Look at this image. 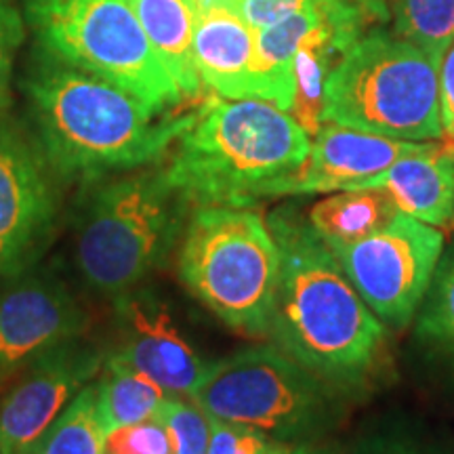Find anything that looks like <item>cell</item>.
<instances>
[{
    "instance_id": "cell-1",
    "label": "cell",
    "mask_w": 454,
    "mask_h": 454,
    "mask_svg": "<svg viewBox=\"0 0 454 454\" xmlns=\"http://www.w3.org/2000/svg\"><path fill=\"white\" fill-rule=\"evenodd\" d=\"M24 93L36 144L61 179L95 181L160 160L190 114H156L116 84L41 49Z\"/></svg>"
},
{
    "instance_id": "cell-2",
    "label": "cell",
    "mask_w": 454,
    "mask_h": 454,
    "mask_svg": "<svg viewBox=\"0 0 454 454\" xmlns=\"http://www.w3.org/2000/svg\"><path fill=\"white\" fill-rule=\"evenodd\" d=\"M270 230L280 251L270 325L276 348L328 383L366 377L385 340L379 317L308 219L282 208L270 217Z\"/></svg>"
},
{
    "instance_id": "cell-3",
    "label": "cell",
    "mask_w": 454,
    "mask_h": 454,
    "mask_svg": "<svg viewBox=\"0 0 454 454\" xmlns=\"http://www.w3.org/2000/svg\"><path fill=\"white\" fill-rule=\"evenodd\" d=\"M311 137L291 112L215 95L190 114L160 168L190 207H253L286 196Z\"/></svg>"
},
{
    "instance_id": "cell-4",
    "label": "cell",
    "mask_w": 454,
    "mask_h": 454,
    "mask_svg": "<svg viewBox=\"0 0 454 454\" xmlns=\"http://www.w3.org/2000/svg\"><path fill=\"white\" fill-rule=\"evenodd\" d=\"M320 121L402 141L440 139V66L394 32L368 30L328 72Z\"/></svg>"
},
{
    "instance_id": "cell-5",
    "label": "cell",
    "mask_w": 454,
    "mask_h": 454,
    "mask_svg": "<svg viewBox=\"0 0 454 454\" xmlns=\"http://www.w3.org/2000/svg\"><path fill=\"white\" fill-rule=\"evenodd\" d=\"M187 207L160 168L93 187L74 244L84 284L110 299L133 291L167 259Z\"/></svg>"
},
{
    "instance_id": "cell-6",
    "label": "cell",
    "mask_w": 454,
    "mask_h": 454,
    "mask_svg": "<svg viewBox=\"0 0 454 454\" xmlns=\"http://www.w3.org/2000/svg\"><path fill=\"white\" fill-rule=\"evenodd\" d=\"M179 278L219 320L248 337H268L280 251L251 207H198L185 227Z\"/></svg>"
},
{
    "instance_id": "cell-7",
    "label": "cell",
    "mask_w": 454,
    "mask_h": 454,
    "mask_svg": "<svg viewBox=\"0 0 454 454\" xmlns=\"http://www.w3.org/2000/svg\"><path fill=\"white\" fill-rule=\"evenodd\" d=\"M26 15L44 51L116 84L156 114L184 101L129 0H26Z\"/></svg>"
},
{
    "instance_id": "cell-8",
    "label": "cell",
    "mask_w": 454,
    "mask_h": 454,
    "mask_svg": "<svg viewBox=\"0 0 454 454\" xmlns=\"http://www.w3.org/2000/svg\"><path fill=\"white\" fill-rule=\"evenodd\" d=\"M192 400L208 417L261 429L286 444L314 440L337 414V397L326 379L276 345L215 362Z\"/></svg>"
},
{
    "instance_id": "cell-9",
    "label": "cell",
    "mask_w": 454,
    "mask_h": 454,
    "mask_svg": "<svg viewBox=\"0 0 454 454\" xmlns=\"http://www.w3.org/2000/svg\"><path fill=\"white\" fill-rule=\"evenodd\" d=\"M442 248L438 227L397 211L379 231L331 251L379 322L402 328L427 294Z\"/></svg>"
},
{
    "instance_id": "cell-10",
    "label": "cell",
    "mask_w": 454,
    "mask_h": 454,
    "mask_svg": "<svg viewBox=\"0 0 454 454\" xmlns=\"http://www.w3.org/2000/svg\"><path fill=\"white\" fill-rule=\"evenodd\" d=\"M55 177L36 141L0 114V276L30 270L49 247L59 211Z\"/></svg>"
},
{
    "instance_id": "cell-11",
    "label": "cell",
    "mask_w": 454,
    "mask_h": 454,
    "mask_svg": "<svg viewBox=\"0 0 454 454\" xmlns=\"http://www.w3.org/2000/svg\"><path fill=\"white\" fill-rule=\"evenodd\" d=\"M87 331V311L51 271L26 270L0 293V387L30 362Z\"/></svg>"
},
{
    "instance_id": "cell-12",
    "label": "cell",
    "mask_w": 454,
    "mask_h": 454,
    "mask_svg": "<svg viewBox=\"0 0 454 454\" xmlns=\"http://www.w3.org/2000/svg\"><path fill=\"white\" fill-rule=\"evenodd\" d=\"M104 356L98 345L78 337L17 372L0 400V454H20L30 446L101 371Z\"/></svg>"
},
{
    "instance_id": "cell-13",
    "label": "cell",
    "mask_w": 454,
    "mask_h": 454,
    "mask_svg": "<svg viewBox=\"0 0 454 454\" xmlns=\"http://www.w3.org/2000/svg\"><path fill=\"white\" fill-rule=\"evenodd\" d=\"M114 351L124 362L160 385L170 395L192 397L208 366L175 326L167 305L150 293H124L114 299Z\"/></svg>"
},
{
    "instance_id": "cell-14",
    "label": "cell",
    "mask_w": 454,
    "mask_h": 454,
    "mask_svg": "<svg viewBox=\"0 0 454 454\" xmlns=\"http://www.w3.org/2000/svg\"><path fill=\"white\" fill-rule=\"evenodd\" d=\"M431 144L434 141L381 137L328 122L311 141L308 160L288 185V194L360 190L366 181L385 173L400 158L425 152Z\"/></svg>"
},
{
    "instance_id": "cell-15",
    "label": "cell",
    "mask_w": 454,
    "mask_h": 454,
    "mask_svg": "<svg viewBox=\"0 0 454 454\" xmlns=\"http://www.w3.org/2000/svg\"><path fill=\"white\" fill-rule=\"evenodd\" d=\"M194 61L202 84L215 95L254 99V30L227 4H215L198 13Z\"/></svg>"
},
{
    "instance_id": "cell-16",
    "label": "cell",
    "mask_w": 454,
    "mask_h": 454,
    "mask_svg": "<svg viewBox=\"0 0 454 454\" xmlns=\"http://www.w3.org/2000/svg\"><path fill=\"white\" fill-rule=\"evenodd\" d=\"M368 187L387 192L397 211L427 225L448 227L454 219V141L400 158L360 190Z\"/></svg>"
},
{
    "instance_id": "cell-17",
    "label": "cell",
    "mask_w": 454,
    "mask_h": 454,
    "mask_svg": "<svg viewBox=\"0 0 454 454\" xmlns=\"http://www.w3.org/2000/svg\"><path fill=\"white\" fill-rule=\"evenodd\" d=\"M147 41L181 98L200 95V74L194 61V32L200 9L192 0H129Z\"/></svg>"
},
{
    "instance_id": "cell-18",
    "label": "cell",
    "mask_w": 454,
    "mask_h": 454,
    "mask_svg": "<svg viewBox=\"0 0 454 454\" xmlns=\"http://www.w3.org/2000/svg\"><path fill=\"white\" fill-rule=\"evenodd\" d=\"M320 0H316L308 11L254 32V99L270 101L280 110L291 112L297 93L294 57L301 41L320 24Z\"/></svg>"
},
{
    "instance_id": "cell-19",
    "label": "cell",
    "mask_w": 454,
    "mask_h": 454,
    "mask_svg": "<svg viewBox=\"0 0 454 454\" xmlns=\"http://www.w3.org/2000/svg\"><path fill=\"white\" fill-rule=\"evenodd\" d=\"M397 207L387 192L348 190L314 204L308 215L309 225L328 247L351 244L374 234L395 217Z\"/></svg>"
},
{
    "instance_id": "cell-20",
    "label": "cell",
    "mask_w": 454,
    "mask_h": 454,
    "mask_svg": "<svg viewBox=\"0 0 454 454\" xmlns=\"http://www.w3.org/2000/svg\"><path fill=\"white\" fill-rule=\"evenodd\" d=\"M95 387H98V414L106 435L114 429L158 419L167 400L160 385L110 356Z\"/></svg>"
},
{
    "instance_id": "cell-21",
    "label": "cell",
    "mask_w": 454,
    "mask_h": 454,
    "mask_svg": "<svg viewBox=\"0 0 454 454\" xmlns=\"http://www.w3.org/2000/svg\"><path fill=\"white\" fill-rule=\"evenodd\" d=\"M320 24L311 30L299 44L297 57H294V81H297V93L291 114L301 127L308 130L309 137H316L320 130L322 99H325V82L328 72L333 70L334 57L345 53L337 32L328 24L320 7Z\"/></svg>"
},
{
    "instance_id": "cell-22",
    "label": "cell",
    "mask_w": 454,
    "mask_h": 454,
    "mask_svg": "<svg viewBox=\"0 0 454 454\" xmlns=\"http://www.w3.org/2000/svg\"><path fill=\"white\" fill-rule=\"evenodd\" d=\"M104 444L98 387L84 385L59 417L20 454H104Z\"/></svg>"
},
{
    "instance_id": "cell-23",
    "label": "cell",
    "mask_w": 454,
    "mask_h": 454,
    "mask_svg": "<svg viewBox=\"0 0 454 454\" xmlns=\"http://www.w3.org/2000/svg\"><path fill=\"white\" fill-rule=\"evenodd\" d=\"M394 34L442 64L454 44V0H387Z\"/></svg>"
},
{
    "instance_id": "cell-24",
    "label": "cell",
    "mask_w": 454,
    "mask_h": 454,
    "mask_svg": "<svg viewBox=\"0 0 454 454\" xmlns=\"http://www.w3.org/2000/svg\"><path fill=\"white\" fill-rule=\"evenodd\" d=\"M425 297L417 334L454 354V251L440 265Z\"/></svg>"
},
{
    "instance_id": "cell-25",
    "label": "cell",
    "mask_w": 454,
    "mask_h": 454,
    "mask_svg": "<svg viewBox=\"0 0 454 454\" xmlns=\"http://www.w3.org/2000/svg\"><path fill=\"white\" fill-rule=\"evenodd\" d=\"M158 419L168 431L173 454H208L211 423L192 397L167 395Z\"/></svg>"
},
{
    "instance_id": "cell-26",
    "label": "cell",
    "mask_w": 454,
    "mask_h": 454,
    "mask_svg": "<svg viewBox=\"0 0 454 454\" xmlns=\"http://www.w3.org/2000/svg\"><path fill=\"white\" fill-rule=\"evenodd\" d=\"M208 423H211L208 454H280L291 446L247 425L227 423L215 417H208Z\"/></svg>"
},
{
    "instance_id": "cell-27",
    "label": "cell",
    "mask_w": 454,
    "mask_h": 454,
    "mask_svg": "<svg viewBox=\"0 0 454 454\" xmlns=\"http://www.w3.org/2000/svg\"><path fill=\"white\" fill-rule=\"evenodd\" d=\"M104 454H173V444L160 419H152L110 431L106 435Z\"/></svg>"
},
{
    "instance_id": "cell-28",
    "label": "cell",
    "mask_w": 454,
    "mask_h": 454,
    "mask_svg": "<svg viewBox=\"0 0 454 454\" xmlns=\"http://www.w3.org/2000/svg\"><path fill=\"white\" fill-rule=\"evenodd\" d=\"M24 41V21L9 0H0V114L11 106V76L17 49Z\"/></svg>"
},
{
    "instance_id": "cell-29",
    "label": "cell",
    "mask_w": 454,
    "mask_h": 454,
    "mask_svg": "<svg viewBox=\"0 0 454 454\" xmlns=\"http://www.w3.org/2000/svg\"><path fill=\"white\" fill-rule=\"evenodd\" d=\"M316 0H227V7L240 17L251 30H261L286 17L308 11Z\"/></svg>"
},
{
    "instance_id": "cell-30",
    "label": "cell",
    "mask_w": 454,
    "mask_h": 454,
    "mask_svg": "<svg viewBox=\"0 0 454 454\" xmlns=\"http://www.w3.org/2000/svg\"><path fill=\"white\" fill-rule=\"evenodd\" d=\"M440 116L444 133L454 141V44L440 64Z\"/></svg>"
},
{
    "instance_id": "cell-31",
    "label": "cell",
    "mask_w": 454,
    "mask_h": 454,
    "mask_svg": "<svg viewBox=\"0 0 454 454\" xmlns=\"http://www.w3.org/2000/svg\"><path fill=\"white\" fill-rule=\"evenodd\" d=\"M280 454H343L339 446L325 444V442H314V440H303L297 444H291L286 450Z\"/></svg>"
},
{
    "instance_id": "cell-32",
    "label": "cell",
    "mask_w": 454,
    "mask_h": 454,
    "mask_svg": "<svg viewBox=\"0 0 454 454\" xmlns=\"http://www.w3.org/2000/svg\"><path fill=\"white\" fill-rule=\"evenodd\" d=\"M356 3L364 4V7L372 9L374 13H379L385 20H389V9H387V0H356Z\"/></svg>"
},
{
    "instance_id": "cell-33",
    "label": "cell",
    "mask_w": 454,
    "mask_h": 454,
    "mask_svg": "<svg viewBox=\"0 0 454 454\" xmlns=\"http://www.w3.org/2000/svg\"><path fill=\"white\" fill-rule=\"evenodd\" d=\"M368 454H423V452L414 450V448H408V446H385V448H377V450Z\"/></svg>"
},
{
    "instance_id": "cell-34",
    "label": "cell",
    "mask_w": 454,
    "mask_h": 454,
    "mask_svg": "<svg viewBox=\"0 0 454 454\" xmlns=\"http://www.w3.org/2000/svg\"><path fill=\"white\" fill-rule=\"evenodd\" d=\"M192 3L196 4L198 9H208V7H215V4H225L227 0H192Z\"/></svg>"
}]
</instances>
